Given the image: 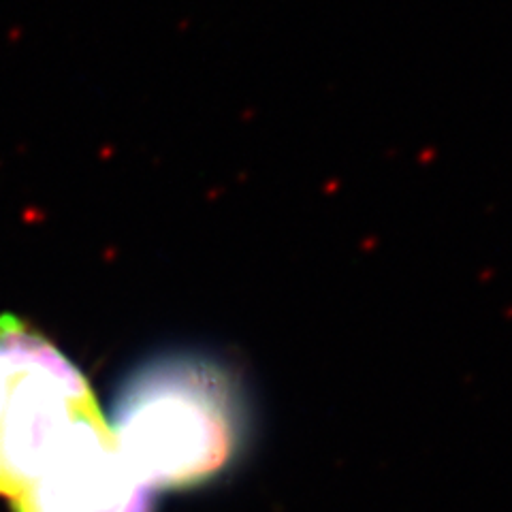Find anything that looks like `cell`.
I'll list each match as a JSON object with an SVG mask.
<instances>
[{
	"label": "cell",
	"instance_id": "cell-1",
	"mask_svg": "<svg viewBox=\"0 0 512 512\" xmlns=\"http://www.w3.org/2000/svg\"><path fill=\"white\" fill-rule=\"evenodd\" d=\"M109 427L143 483L190 489L244 455L252 410L231 367L184 352L141 363L120 384Z\"/></svg>",
	"mask_w": 512,
	"mask_h": 512
},
{
	"label": "cell",
	"instance_id": "cell-2",
	"mask_svg": "<svg viewBox=\"0 0 512 512\" xmlns=\"http://www.w3.org/2000/svg\"><path fill=\"white\" fill-rule=\"evenodd\" d=\"M101 421L77 365L22 318L0 316V495L18 498Z\"/></svg>",
	"mask_w": 512,
	"mask_h": 512
},
{
	"label": "cell",
	"instance_id": "cell-3",
	"mask_svg": "<svg viewBox=\"0 0 512 512\" xmlns=\"http://www.w3.org/2000/svg\"><path fill=\"white\" fill-rule=\"evenodd\" d=\"M152 491L124 459L105 419L11 506L13 512H154Z\"/></svg>",
	"mask_w": 512,
	"mask_h": 512
}]
</instances>
